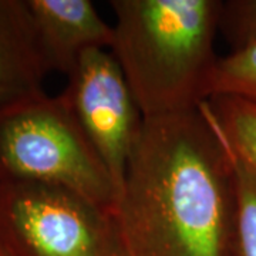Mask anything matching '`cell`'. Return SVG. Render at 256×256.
Listing matches in <instances>:
<instances>
[{
  "instance_id": "1",
  "label": "cell",
  "mask_w": 256,
  "mask_h": 256,
  "mask_svg": "<svg viewBox=\"0 0 256 256\" xmlns=\"http://www.w3.org/2000/svg\"><path fill=\"white\" fill-rule=\"evenodd\" d=\"M235 210L232 151L208 101L146 117L116 210L127 256H229Z\"/></svg>"
},
{
  "instance_id": "2",
  "label": "cell",
  "mask_w": 256,
  "mask_h": 256,
  "mask_svg": "<svg viewBox=\"0 0 256 256\" xmlns=\"http://www.w3.org/2000/svg\"><path fill=\"white\" fill-rule=\"evenodd\" d=\"M110 52L144 117L184 112L206 101L218 56L220 0H111Z\"/></svg>"
},
{
  "instance_id": "3",
  "label": "cell",
  "mask_w": 256,
  "mask_h": 256,
  "mask_svg": "<svg viewBox=\"0 0 256 256\" xmlns=\"http://www.w3.org/2000/svg\"><path fill=\"white\" fill-rule=\"evenodd\" d=\"M0 181L52 184L116 212L118 191L63 94L0 112Z\"/></svg>"
},
{
  "instance_id": "4",
  "label": "cell",
  "mask_w": 256,
  "mask_h": 256,
  "mask_svg": "<svg viewBox=\"0 0 256 256\" xmlns=\"http://www.w3.org/2000/svg\"><path fill=\"white\" fill-rule=\"evenodd\" d=\"M0 244L12 256H127L116 212L28 181H0Z\"/></svg>"
},
{
  "instance_id": "5",
  "label": "cell",
  "mask_w": 256,
  "mask_h": 256,
  "mask_svg": "<svg viewBox=\"0 0 256 256\" xmlns=\"http://www.w3.org/2000/svg\"><path fill=\"white\" fill-rule=\"evenodd\" d=\"M67 77L62 94L107 166L120 196L146 117L110 50L86 52Z\"/></svg>"
},
{
  "instance_id": "6",
  "label": "cell",
  "mask_w": 256,
  "mask_h": 256,
  "mask_svg": "<svg viewBox=\"0 0 256 256\" xmlns=\"http://www.w3.org/2000/svg\"><path fill=\"white\" fill-rule=\"evenodd\" d=\"M50 72L68 74L92 48H110L114 28L90 0H26Z\"/></svg>"
},
{
  "instance_id": "7",
  "label": "cell",
  "mask_w": 256,
  "mask_h": 256,
  "mask_svg": "<svg viewBox=\"0 0 256 256\" xmlns=\"http://www.w3.org/2000/svg\"><path fill=\"white\" fill-rule=\"evenodd\" d=\"M48 73L26 0H0V112L46 94Z\"/></svg>"
},
{
  "instance_id": "8",
  "label": "cell",
  "mask_w": 256,
  "mask_h": 256,
  "mask_svg": "<svg viewBox=\"0 0 256 256\" xmlns=\"http://www.w3.org/2000/svg\"><path fill=\"white\" fill-rule=\"evenodd\" d=\"M206 101L232 152L256 172L255 102L225 96Z\"/></svg>"
},
{
  "instance_id": "9",
  "label": "cell",
  "mask_w": 256,
  "mask_h": 256,
  "mask_svg": "<svg viewBox=\"0 0 256 256\" xmlns=\"http://www.w3.org/2000/svg\"><path fill=\"white\" fill-rule=\"evenodd\" d=\"M220 96L256 104V44L216 58L206 87V100Z\"/></svg>"
},
{
  "instance_id": "10",
  "label": "cell",
  "mask_w": 256,
  "mask_h": 256,
  "mask_svg": "<svg viewBox=\"0 0 256 256\" xmlns=\"http://www.w3.org/2000/svg\"><path fill=\"white\" fill-rule=\"evenodd\" d=\"M232 162L236 210L229 256H256V172L234 152Z\"/></svg>"
},
{
  "instance_id": "11",
  "label": "cell",
  "mask_w": 256,
  "mask_h": 256,
  "mask_svg": "<svg viewBox=\"0 0 256 256\" xmlns=\"http://www.w3.org/2000/svg\"><path fill=\"white\" fill-rule=\"evenodd\" d=\"M220 33L232 50L256 44V0L222 2Z\"/></svg>"
},
{
  "instance_id": "12",
  "label": "cell",
  "mask_w": 256,
  "mask_h": 256,
  "mask_svg": "<svg viewBox=\"0 0 256 256\" xmlns=\"http://www.w3.org/2000/svg\"><path fill=\"white\" fill-rule=\"evenodd\" d=\"M0 256H12L9 252H8L4 248H3V245H2V244H0Z\"/></svg>"
}]
</instances>
